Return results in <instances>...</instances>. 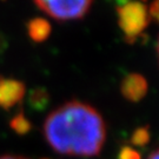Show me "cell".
<instances>
[{
  "instance_id": "obj_13",
  "label": "cell",
  "mask_w": 159,
  "mask_h": 159,
  "mask_svg": "<svg viewBox=\"0 0 159 159\" xmlns=\"http://www.w3.org/2000/svg\"><path fill=\"white\" fill-rule=\"evenodd\" d=\"M148 159H159V148L156 150V151H153L152 153L150 154V157H148Z\"/></svg>"
},
{
  "instance_id": "obj_14",
  "label": "cell",
  "mask_w": 159,
  "mask_h": 159,
  "mask_svg": "<svg viewBox=\"0 0 159 159\" xmlns=\"http://www.w3.org/2000/svg\"><path fill=\"white\" fill-rule=\"evenodd\" d=\"M158 53H159V40H158Z\"/></svg>"
},
{
  "instance_id": "obj_10",
  "label": "cell",
  "mask_w": 159,
  "mask_h": 159,
  "mask_svg": "<svg viewBox=\"0 0 159 159\" xmlns=\"http://www.w3.org/2000/svg\"><path fill=\"white\" fill-rule=\"evenodd\" d=\"M119 159H140V154L130 146H125L120 150Z\"/></svg>"
},
{
  "instance_id": "obj_3",
  "label": "cell",
  "mask_w": 159,
  "mask_h": 159,
  "mask_svg": "<svg viewBox=\"0 0 159 159\" xmlns=\"http://www.w3.org/2000/svg\"><path fill=\"white\" fill-rule=\"evenodd\" d=\"M93 0H34L35 5L58 21L80 19L90 10Z\"/></svg>"
},
{
  "instance_id": "obj_6",
  "label": "cell",
  "mask_w": 159,
  "mask_h": 159,
  "mask_svg": "<svg viewBox=\"0 0 159 159\" xmlns=\"http://www.w3.org/2000/svg\"><path fill=\"white\" fill-rule=\"evenodd\" d=\"M51 25L43 18H34L27 23V33L34 43L45 41L51 34Z\"/></svg>"
},
{
  "instance_id": "obj_2",
  "label": "cell",
  "mask_w": 159,
  "mask_h": 159,
  "mask_svg": "<svg viewBox=\"0 0 159 159\" xmlns=\"http://www.w3.org/2000/svg\"><path fill=\"white\" fill-rule=\"evenodd\" d=\"M118 24L127 41L133 43L140 37L150 23L148 7L140 1L126 0L117 7Z\"/></svg>"
},
{
  "instance_id": "obj_8",
  "label": "cell",
  "mask_w": 159,
  "mask_h": 159,
  "mask_svg": "<svg viewBox=\"0 0 159 159\" xmlns=\"http://www.w3.org/2000/svg\"><path fill=\"white\" fill-rule=\"evenodd\" d=\"M10 127L19 136H25L32 130V123L26 118L23 111H20L10 120Z\"/></svg>"
},
{
  "instance_id": "obj_5",
  "label": "cell",
  "mask_w": 159,
  "mask_h": 159,
  "mask_svg": "<svg viewBox=\"0 0 159 159\" xmlns=\"http://www.w3.org/2000/svg\"><path fill=\"white\" fill-rule=\"evenodd\" d=\"M148 85L142 74L131 73L126 75L120 84V92L130 102H139L146 96Z\"/></svg>"
},
{
  "instance_id": "obj_1",
  "label": "cell",
  "mask_w": 159,
  "mask_h": 159,
  "mask_svg": "<svg viewBox=\"0 0 159 159\" xmlns=\"http://www.w3.org/2000/svg\"><path fill=\"white\" fill-rule=\"evenodd\" d=\"M44 137L56 152L73 157H94L106 139V126L94 107L71 100L48 114Z\"/></svg>"
},
{
  "instance_id": "obj_15",
  "label": "cell",
  "mask_w": 159,
  "mask_h": 159,
  "mask_svg": "<svg viewBox=\"0 0 159 159\" xmlns=\"http://www.w3.org/2000/svg\"><path fill=\"white\" fill-rule=\"evenodd\" d=\"M43 159H48V158H43Z\"/></svg>"
},
{
  "instance_id": "obj_4",
  "label": "cell",
  "mask_w": 159,
  "mask_h": 159,
  "mask_svg": "<svg viewBox=\"0 0 159 159\" xmlns=\"http://www.w3.org/2000/svg\"><path fill=\"white\" fill-rule=\"evenodd\" d=\"M26 86L23 81L12 78L0 77V107L11 110L25 97Z\"/></svg>"
},
{
  "instance_id": "obj_11",
  "label": "cell",
  "mask_w": 159,
  "mask_h": 159,
  "mask_svg": "<svg viewBox=\"0 0 159 159\" xmlns=\"http://www.w3.org/2000/svg\"><path fill=\"white\" fill-rule=\"evenodd\" d=\"M7 48V40H6V37L4 34L0 33V54L5 51Z\"/></svg>"
},
{
  "instance_id": "obj_9",
  "label": "cell",
  "mask_w": 159,
  "mask_h": 159,
  "mask_svg": "<svg viewBox=\"0 0 159 159\" xmlns=\"http://www.w3.org/2000/svg\"><path fill=\"white\" fill-rule=\"evenodd\" d=\"M150 139V134L146 127H140L133 133L132 140L136 145H145Z\"/></svg>"
},
{
  "instance_id": "obj_7",
  "label": "cell",
  "mask_w": 159,
  "mask_h": 159,
  "mask_svg": "<svg viewBox=\"0 0 159 159\" xmlns=\"http://www.w3.org/2000/svg\"><path fill=\"white\" fill-rule=\"evenodd\" d=\"M50 102V94L43 87L33 89L29 94V105L34 111H44Z\"/></svg>"
},
{
  "instance_id": "obj_12",
  "label": "cell",
  "mask_w": 159,
  "mask_h": 159,
  "mask_svg": "<svg viewBox=\"0 0 159 159\" xmlns=\"http://www.w3.org/2000/svg\"><path fill=\"white\" fill-rule=\"evenodd\" d=\"M0 159H30L27 157H23V156H13V154H5L1 156Z\"/></svg>"
}]
</instances>
